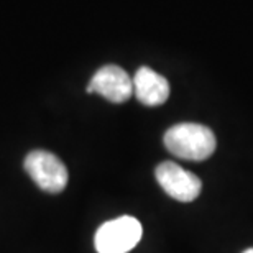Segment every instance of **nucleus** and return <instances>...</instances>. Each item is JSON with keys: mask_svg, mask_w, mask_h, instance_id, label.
Instances as JSON below:
<instances>
[{"mask_svg": "<svg viewBox=\"0 0 253 253\" xmlns=\"http://www.w3.org/2000/svg\"><path fill=\"white\" fill-rule=\"evenodd\" d=\"M25 169L40 189L58 194L68 184V168L56 155L44 150H35L25 158Z\"/></svg>", "mask_w": 253, "mask_h": 253, "instance_id": "7ed1b4c3", "label": "nucleus"}, {"mask_svg": "<svg viewBox=\"0 0 253 253\" xmlns=\"http://www.w3.org/2000/svg\"><path fill=\"white\" fill-rule=\"evenodd\" d=\"M133 94L143 105L156 107L169 97V84L166 78L148 66H141L133 78Z\"/></svg>", "mask_w": 253, "mask_h": 253, "instance_id": "423d86ee", "label": "nucleus"}, {"mask_svg": "<svg viewBox=\"0 0 253 253\" xmlns=\"http://www.w3.org/2000/svg\"><path fill=\"white\" fill-rule=\"evenodd\" d=\"M165 146L181 160L204 161L215 151L217 140L209 126L201 124H178L166 130Z\"/></svg>", "mask_w": 253, "mask_h": 253, "instance_id": "f257e3e1", "label": "nucleus"}, {"mask_svg": "<svg viewBox=\"0 0 253 253\" xmlns=\"http://www.w3.org/2000/svg\"><path fill=\"white\" fill-rule=\"evenodd\" d=\"M141 234L140 222L135 217L124 215L100 225L94 245L97 253H128L140 242Z\"/></svg>", "mask_w": 253, "mask_h": 253, "instance_id": "f03ea898", "label": "nucleus"}, {"mask_svg": "<svg viewBox=\"0 0 253 253\" xmlns=\"http://www.w3.org/2000/svg\"><path fill=\"white\" fill-rule=\"evenodd\" d=\"M244 253H253V249H249V250H245Z\"/></svg>", "mask_w": 253, "mask_h": 253, "instance_id": "0eeeda50", "label": "nucleus"}, {"mask_svg": "<svg viewBox=\"0 0 253 253\" xmlns=\"http://www.w3.org/2000/svg\"><path fill=\"white\" fill-rule=\"evenodd\" d=\"M89 94H99L114 104H122L133 94V81L120 66H102L87 84Z\"/></svg>", "mask_w": 253, "mask_h": 253, "instance_id": "39448f33", "label": "nucleus"}, {"mask_svg": "<svg viewBox=\"0 0 253 253\" xmlns=\"http://www.w3.org/2000/svg\"><path fill=\"white\" fill-rule=\"evenodd\" d=\"M155 176L166 194L179 202L194 201L202 191L201 179L173 161H163L156 166Z\"/></svg>", "mask_w": 253, "mask_h": 253, "instance_id": "20e7f679", "label": "nucleus"}]
</instances>
